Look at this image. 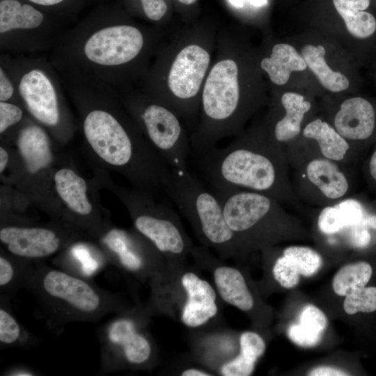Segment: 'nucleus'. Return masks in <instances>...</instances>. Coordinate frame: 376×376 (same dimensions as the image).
I'll return each mask as SVG.
<instances>
[{
    "instance_id": "f257e3e1",
    "label": "nucleus",
    "mask_w": 376,
    "mask_h": 376,
    "mask_svg": "<svg viewBox=\"0 0 376 376\" xmlns=\"http://www.w3.org/2000/svg\"><path fill=\"white\" fill-rule=\"evenodd\" d=\"M215 53L202 89L198 123L189 135L196 154L238 134L269 97L258 48L240 31L217 30Z\"/></svg>"
},
{
    "instance_id": "f03ea898",
    "label": "nucleus",
    "mask_w": 376,
    "mask_h": 376,
    "mask_svg": "<svg viewBox=\"0 0 376 376\" xmlns=\"http://www.w3.org/2000/svg\"><path fill=\"white\" fill-rule=\"evenodd\" d=\"M164 41L158 27L101 15L65 30L49 60L84 70L120 92L137 86Z\"/></svg>"
},
{
    "instance_id": "7ed1b4c3",
    "label": "nucleus",
    "mask_w": 376,
    "mask_h": 376,
    "mask_svg": "<svg viewBox=\"0 0 376 376\" xmlns=\"http://www.w3.org/2000/svg\"><path fill=\"white\" fill-rule=\"evenodd\" d=\"M217 33V30L205 26L179 31L164 42L136 87L175 112L191 132L198 123Z\"/></svg>"
},
{
    "instance_id": "20e7f679",
    "label": "nucleus",
    "mask_w": 376,
    "mask_h": 376,
    "mask_svg": "<svg viewBox=\"0 0 376 376\" xmlns=\"http://www.w3.org/2000/svg\"><path fill=\"white\" fill-rule=\"evenodd\" d=\"M270 146L258 130L224 148L198 154L199 167L212 190L246 189L267 193L274 189L277 171Z\"/></svg>"
},
{
    "instance_id": "39448f33",
    "label": "nucleus",
    "mask_w": 376,
    "mask_h": 376,
    "mask_svg": "<svg viewBox=\"0 0 376 376\" xmlns=\"http://www.w3.org/2000/svg\"><path fill=\"white\" fill-rule=\"evenodd\" d=\"M164 187L205 244L226 255L235 251L237 246L235 235L213 191L189 170L170 169Z\"/></svg>"
},
{
    "instance_id": "423d86ee",
    "label": "nucleus",
    "mask_w": 376,
    "mask_h": 376,
    "mask_svg": "<svg viewBox=\"0 0 376 376\" xmlns=\"http://www.w3.org/2000/svg\"><path fill=\"white\" fill-rule=\"evenodd\" d=\"M0 62L10 72L24 108L36 121L52 129L65 123L64 88L49 59L1 54Z\"/></svg>"
},
{
    "instance_id": "0eeeda50",
    "label": "nucleus",
    "mask_w": 376,
    "mask_h": 376,
    "mask_svg": "<svg viewBox=\"0 0 376 376\" xmlns=\"http://www.w3.org/2000/svg\"><path fill=\"white\" fill-rule=\"evenodd\" d=\"M138 128L170 169L188 170L191 148L184 122L172 109L138 88L118 92Z\"/></svg>"
},
{
    "instance_id": "6e6552de",
    "label": "nucleus",
    "mask_w": 376,
    "mask_h": 376,
    "mask_svg": "<svg viewBox=\"0 0 376 376\" xmlns=\"http://www.w3.org/2000/svg\"><path fill=\"white\" fill-rule=\"evenodd\" d=\"M26 281L52 308L70 318L87 320L109 312V296L80 276L54 268L29 272Z\"/></svg>"
},
{
    "instance_id": "1a4fd4ad",
    "label": "nucleus",
    "mask_w": 376,
    "mask_h": 376,
    "mask_svg": "<svg viewBox=\"0 0 376 376\" xmlns=\"http://www.w3.org/2000/svg\"><path fill=\"white\" fill-rule=\"evenodd\" d=\"M64 31L59 22L25 1H0L1 54L52 50Z\"/></svg>"
},
{
    "instance_id": "9d476101",
    "label": "nucleus",
    "mask_w": 376,
    "mask_h": 376,
    "mask_svg": "<svg viewBox=\"0 0 376 376\" xmlns=\"http://www.w3.org/2000/svg\"><path fill=\"white\" fill-rule=\"evenodd\" d=\"M286 38L299 50L324 95L352 92L354 57L336 40L312 28Z\"/></svg>"
},
{
    "instance_id": "9b49d317",
    "label": "nucleus",
    "mask_w": 376,
    "mask_h": 376,
    "mask_svg": "<svg viewBox=\"0 0 376 376\" xmlns=\"http://www.w3.org/2000/svg\"><path fill=\"white\" fill-rule=\"evenodd\" d=\"M258 52L260 68L270 88H304L324 95L299 50L286 37L263 36Z\"/></svg>"
},
{
    "instance_id": "f8f14e48",
    "label": "nucleus",
    "mask_w": 376,
    "mask_h": 376,
    "mask_svg": "<svg viewBox=\"0 0 376 376\" xmlns=\"http://www.w3.org/2000/svg\"><path fill=\"white\" fill-rule=\"evenodd\" d=\"M316 96L313 91L304 88H270L268 102L281 113L270 111L265 124L258 129L262 137L268 144L272 141L288 142L297 137Z\"/></svg>"
},
{
    "instance_id": "ddd939ff",
    "label": "nucleus",
    "mask_w": 376,
    "mask_h": 376,
    "mask_svg": "<svg viewBox=\"0 0 376 376\" xmlns=\"http://www.w3.org/2000/svg\"><path fill=\"white\" fill-rule=\"evenodd\" d=\"M134 224L137 231L157 251L171 256H181L190 244L177 214L171 209L142 198H134Z\"/></svg>"
},
{
    "instance_id": "4468645a",
    "label": "nucleus",
    "mask_w": 376,
    "mask_h": 376,
    "mask_svg": "<svg viewBox=\"0 0 376 376\" xmlns=\"http://www.w3.org/2000/svg\"><path fill=\"white\" fill-rule=\"evenodd\" d=\"M100 342L102 368L107 371L117 368L121 360L132 365L143 364L152 353L148 339L127 317L116 318L107 323L102 329Z\"/></svg>"
},
{
    "instance_id": "2eb2a0df",
    "label": "nucleus",
    "mask_w": 376,
    "mask_h": 376,
    "mask_svg": "<svg viewBox=\"0 0 376 376\" xmlns=\"http://www.w3.org/2000/svg\"><path fill=\"white\" fill-rule=\"evenodd\" d=\"M331 3L336 17L312 29L336 40L355 58L357 43L367 40L376 33V18L366 11L370 0H331Z\"/></svg>"
},
{
    "instance_id": "dca6fc26",
    "label": "nucleus",
    "mask_w": 376,
    "mask_h": 376,
    "mask_svg": "<svg viewBox=\"0 0 376 376\" xmlns=\"http://www.w3.org/2000/svg\"><path fill=\"white\" fill-rule=\"evenodd\" d=\"M219 199L226 220L237 245L268 220L274 204L267 195L239 189L212 190Z\"/></svg>"
},
{
    "instance_id": "f3484780",
    "label": "nucleus",
    "mask_w": 376,
    "mask_h": 376,
    "mask_svg": "<svg viewBox=\"0 0 376 376\" xmlns=\"http://www.w3.org/2000/svg\"><path fill=\"white\" fill-rule=\"evenodd\" d=\"M0 241L12 255L28 260L51 256L61 246V238L56 232L39 227H3Z\"/></svg>"
},
{
    "instance_id": "a211bd4d",
    "label": "nucleus",
    "mask_w": 376,
    "mask_h": 376,
    "mask_svg": "<svg viewBox=\"0 0 376 376\" xmlns=\"http://www.w3.org/2000/svg\"><path fill=\"white\" fill-rule=\"evenodd\" d=\"M345 95H341L342 100L338 102L331 125L345 139H368L372 135L375 124L372 104L362 97H345Z\"/></svg>"
},
{
    "instance_id": "6ab92c4d",
    "label": "nucleus",
    "mask_w": 376,
    "mask_h": 376,
    "mask_svg": "<svg viewBox=\"0 0 376 376\" xmlns=\"http://www.w3.org/2000/svg\"><path fill=\"white\" fill-rule=\"evenodd\" d=\"M181 284L187 295L181 320L187 327H198L217 315L216 293L207 281L187 272L182 275Z\"/></svg>"
},
{
    "instance_id": "aec40b11",
    "label": "nucleus",
    "mask_w": 376,
    "mask_h": 376,
    "mask_svg": "<svg viewBox=\"0 0 376 376\" xmlns=\"http://www.w3.org/2000/svg\"><path fill=\"white\" fill-rule=\"evenodd\" d=\"M17 143L26 168L36 173L47 168L52 161L49 136L40 125L28 123L20 127Z\"/></svg>"
},
{
    "instance_id": "412c9836",
    "label": "nucleus",
    "mask_w": 376,
    "mask_h": 376,
    "mask_svg": "<svg viewBox=\"0 0 376 376\" xmlns=\"http://www.w3.org/2000/svg\"><path fill=\"white\" fill-rule=\"evenodd\" d=\"M214 281L221 299L241 311H249L253 306V299L244 277L237 269L220 266L213 273Z\"/></svg>"
},
{
    "instance_id": "4be33fe9",
    "label": "nucleus",
    "mask_w": 376,
    "mask_h": 376,
    "mask_svg": "<svg viewBox=\"0 0 376 376\" xmlns=\"http://www.w3.org/2000/svg\"><path fill=\"white\" fill-rule=\"evenodd\" d=\"M56 191L74 212L88 215L92 211V205L87 197V186L85 180L69 169H61L54 175Z\"/></svg>"
},
{
    "instance_id": "5701e85b",
    "label": "nucleus",
    "mask_w": 376,
    "mask_h": 376,
    "mask_svg": "<svg viewBox=\"0 0 376 376\" xmlns=\"http://www.w3.org/2000/svg\"><path fill=\"white\" fill-rule=\"evenodd\" d=\"M301 132L305 138L316 141L322 155L329 159H343L350 148L346 139L320 118L309 121Z\"/></svg>"
},
{
    "instance_id": "b1692460",
    "label": "nucleus",
    "mask_w": 376,
    "mask_h": 376,
    "mask_svg": "<svg viewBox=\"0 0 376 376\" xmlns=\"http://www.w3.org/2000/svg\"><path fill=\"white\" fill-rule=\"evenodd\" d=\"M240 352L235 358L221 368L224 376H248L255 368L257 360L265 351V343L258 334L246 331L240 338Z\"/></svg>"
},
{
    "instance_id": "393cba45",
    "label": "nucleus",
    "mask_w": 376,
    "mask_h": 376,
    "mask_svg": "<svg viewBox=\"0 0 376 376\" xmlns=\"http://www.w3.org/2000/svg\"><path fill=\"white\" fill-rule=\"evenodd\" d=\"M306 173L309 180L329 198H340L348 189L345 176L329 160L311 161L307 166Z\"/></svg>"
},
{
    "instance_id": "a878e982",
    "label": "nucleus",
    "mask_w": 376,
    "mask_h": 376,
    "mask_svg": "<svg viewBox=\"0 0 376 376\" xmlns=\"http://www.w3.org/2000/svg\"><path fill=\"white\" fill-rule=\"evenodd\" d=\"M103 241L125 269L136 272L144 266L143 256L133 237L126 231L112 229L106 235Z\"/></svg>"
},
{
    "instance_id": "bb28decb",
    "label": "nucleus",
    "mask_w": 376,
    "mask_h": 376,
    "mask_svg": "<svg viewBox=\"0 0 376 376\" xmlns=\"http://www.w3.org/2000/svg\"><path fill=\"white\" fill-rule=\"evenodd\" d=\"M372 273V267L366 262L346 265L334 275L332 280L333 290L336 295L345 297L357 289L365 287Z\"/></svg>"
},
{
    "instance_id": "cd10ccee",
    "label": "nucleus",
    "mask_w": 376,
    "mask_h": 376,
    "mask_svg": "<svg viewBox=\"0 0 376 376\" xmlns=\"http://www.w3.org/2000/svg\"><path fill=\"white\" fill-rule=\"evenodd\" d=\"M283 255L297 267L299 274L311 276L321 268L322 259L314 250L306 246H293L286 248Z\"/></svg>"
},
{
    "instance_id": "c85d7f7f",
    "label": "nucleus",
    "mask_w": 376,
    "mask_h": 376,
    "mask_svg": "<svg viewBox=\"0 0 376 376\" xmlns=\"http://www.w3.org/2000/svg\"><path fill=\"white\" fill-rule=\"evenodd\" d=\"M343 308L348 315L376 311V287L358 288L345 296Z\"/></svg>"
},
{
    "instance_id": "c756f323",
    "label": "nucleus",
    "mask_w": 376,
    "mask_h": 376,
    "mask_svg": "<svg viewBox=\"0 0 376 376\" xmlns=\"http://www.w3.org/2000/svg\"><path fill=\"white\" fill-rule=\"evenodd\" d=\"M24 331L11 313L1 306L0 308V342L3 345L19 343L25 336Z\"/></svg>"
},
{
    "instance_id": "7c9ffc66",
    "label": "nucleus",
    "mask_w": 376,
    "mask_h": 376,
    "mask_svg": "<svg viewBox=\"0 0 376 376\" xmlns=\"http://www.w3.org/2000/svg\"><path fill=\"white\" fill-rule=\"evenodd\" d=\"M275 280L285 288H292L299 282L301 275L295 265L283 255L275 262L272 269Z\"/></svg>"
},
{
    "instance_id": "2f4dec72",
    "label": "nucleus",
    "mask_w": 376,
    "mask_h": 376,
    "mask_svg": "<svg viewBox=\"0 0 376 376\" xmlns=\"http://www.w3.org/2000/svg\"><path fill=\"white\" fill-rule=\"evenodd\" d=\"M299 323L304 328L322 335L327 326L324 313L312 304L306 305L299 314Z\"/></svg>"
},
{
    "instance_id": "473e14b6",
    "label": "nucleus",
    "mask_w": 376,
    "mask_h": 376,
    "mask_svg": "<svg viewBox=\"0 0 376 376\" xmlns=\"http://www.w3.org/2000/svg\"><path fill=\"white\" fill-rule=\"evenodd\" d=\"M318 226L324 234H333L346 227L344 217L340 209L334 207H324L318 217Z\"/></svg>"
},
{
    "instance_id": "72a5a7b5",
    "label": "nucleus",
    "mask_w": 376,
    "mask_h": 376,
    "mask_svg": "<svg viewBox=\"0 0 376 376\" xmlns=\"http://www.w3.org/2000/svg\"><path fill=\"white\" fill-rule=\"evenodd\" d=\"M0 102H11L23 105L17 85L2 62H0Z\"/></svg>"
},
{
    "instance_id": "f704fd0d",
    "label": "nucleus",
    "mask_w": 376,
    "mask_h": 376,
    "mask_svg": "<svg viewBox=\"0 0 376 376\" xmlns=\"http://www.w3.org/2000/svg\"><path fill=\"white\" fill-rule=\"evenodd\" d=\"M24 118V111L19 104L0 102V132H5L10 127L20 123Z\"/></svg>"
},
{
    "instance_id": "c9c22d12",
    "label": "nucleus",
    "mask_w": 376,
    "mask_h": 376,
    "mask_svg": "<svg viewBox=\"0 0 376 376\" xmlns=\"http://www.w3.org/2000/svg\"><path fill=\"white\" fill-rule=\"evenodd\" d=\"M336 206L344 217L346 227H352L363 223L366 214L361 204L357 201L347 199L339 203Z\"/></svg>"
},
{
    "instance_id": "e433bc0d",
    "label": "nucleus",
    "mask_w": 376,
    "mask_h": 376,
    "mask_svg": "<svg viewBox=\"0 0 376 376\" xmlns=\"http://www.w3.org/2000/svg\"><path fill=\"white\" fill-rule=\"evenodd\" d=\"M288 336L297 345L308 347L316 345L320 341L322 335L313 332L297 323L289 327Z\"/></svg>"
},
{
    "instance_id": "4c0bfd02",
    "label": "nucleus",
    "mask_w": 376,
    "mask_h": 376,
    "mask_svg": "<svg viewBox=\"0 0 376 376\" xmlns=\"http://www.w3.org/2000/svg\"><path fill=\"white\" fill-rule=\"evenodd\" d=\"M19 266L4 256H0L1 290H9L19 280Z\"/></svg>"
},
{
    "instance_id": "58836bf2",
    "label": "nucleus",
    "mask_w": 376,
    "mask_h": 376,
    "mask_svg": "<svg viewBox=\"0 0 376 376\" xmlns=\"http://www.w3.org/2000/svg\"><path fill=\"white\" fill-rule=\"evenodd\" d=\"M142 13L145 17L153 22L163 19L168 11L165 0H139Z\"/></svg>"
},
{
    "instance_id": "ea45409f",
    "label": "nucleus",
    "mask_w": 376,
    "mask_h": 376,
    "mask_svg": "<svg viewBox=\"0 0 376 376\" xmlns=\"http://www.w3.org/2000/svg\"><path fill=\"white\" fill-rule=\"evenodd\" d=\"M365 226L366 225L363 223L352 226L350 233V241L354 246L363 248L369 244L371 236Z\"/></svg>"
},
{
    "instance_id": "a19ab883",
    "label": "nucleus",
    "mask_w": 376,
    "mask_h": 376,
    "mask_svg": "<svg viewBox=\"0 0 376 376\" xmlns=\"http://www.w3.org/2000/svg\"><path fill=\"white\" fill-rule=\"evenodd\" d=\"M72 254L75 258L79 260V263L84 269L85 267L97 266V263L91 258L88 249L82 245L75 246L72 250Z\"/></svg>"
},
{
    "instance_id": "79ce46f5",
    "label": "nucleus",
    "mask_w": 376,
    "mask_h": 376,
    "mask_svg": "<svg viewBox=\"0 0 376 376\" xmlns=\"http://www.w3.org/2000/svg\"><path fill=\"white\" fill-rule=\"evenodd\" d=\"M311 376H343L348 375L345 371L331 366H320L311 370L308 374Z\"/></svg>"
},
{
    "instance_id": "37998d69",
    "label": "nucleus",
    "mask_w": 376,
    "mask_h": 376,
    "mask_svg": "<svg viewBox=\"0 0 376 376\" xmlns=\"http://www.w3.org/2000/svg\"><path fill=\"white\" fill-rule=\"evenodd\" d=\"M25 1L41 8H56L66 2L67 0H24Z\"/></svg>"
},
{
    "instance_id": "c03bdc74",
    "label": "nucleus",
    "mask_w": 376,
    "mask_h": 376,
    "mask_svg": "<svg viewBox=\"0 0 376 376\" xmlns=\"http://www.w3.org/2000/svg\"><path fill=\"white\" fill-rule=\"evenodd\" d=\"M6 375L13 376H31L36 374L27 368H14L8 371Z\"/></svg>"
},
{
    "instance_id": "a18cd8bd",
    "label": "nucleus",
    "mask_w": 376,
    "mask_h": 376,
    "mask_svg": "<svg viewBox=\"0 0 376 376\" xmlns=\"http://www.w3.org/2000/svg\"><path fill=\"white\" fill-rule=\"evenodd\" d=\"M181 375L182 376H209L211 375L207 372L196 369V368H189L184 370Z\"/></svg>"
},
{
    "instance_id": "49530a36",
    "label": "nucleus",
    "mask_w": 376,
    "mask_h": 376,
    "mask_svg": "<svg viewBox=\"0 0 376 376\" xmlns=\"http://www.w3.org/2000/svg\"><path fill=\"white\" fill-rule=\"evenodd\" d=\"M8 162V154L2 147L0 148V172H3Z\"/></svg>"
},
{
    "instance_id": "de8ad7c7",
    "label": "nucleus",
    "mask_w": 376,
    "mask_h": 376,
    "mask_svg": "<svg viewBox=\"0 0 376 376\" xmlns=\"http://www.w3.org/2000/svg\"><path fill=\"white\" fill-rule=\"evenodd\" d=\"M363 224L376 230V215H366Z\"/></svg>"
},
{
    "instance_id": "09e8293b",
    "label": "nucleus",
    "mask_w": 376,
    "mask_h": 376,
    "mask_svg": "<svg viewBox=\"0 0 376 376\" xmlns=\"http://www.w3.org/2000/svg\"><path fill=\"white\" fill-rule=\"evenodd\" d=\"M249 5L253 8H260L267 6L268 0H248Z\"/></svg>"
},
{
    "instance_id": "8fccbe9b",
    "label": "nucleus",
    "mask_w": 376,
    "mask_h": 376,
    "mask_svg": "<svg viewBox=\"0 0 376 376\" xmlns=\"http://www.w3.org/2000/svg\"><path fill=\"white\" fill-rule=\"evenodd\" d=\"M228 1L233 7L238 9L244 8L246 5H249L248 0H228Z\"/></svg>"
},
{
    "instance_id": "3c124183",
    "label": "nucleus",
    "mask_w": 376,
    "mask_h": 376,
    "mask_svg": "<svg viewBox=\"0 0 376 376\" xmlns=\"http://www.w3.org/2000/svg\"><path fill=\"white\" fill-rule=\"evenodd\" d=\"M370 172L373 178L376 180V151L373 154L370 161Z\"/></svg>"
},
{
    "instance_id": "603ef678",
    "label": "nucleus",
    "mask_w": 376,
    "mask_h": 376,
    "mask_svg": "<svg viewBox=\"0 0 376 376\" xmlns=\"http://www.w3.org/2000/svg\"><path fill=\"white\" fill-rule=\"evenodd\" d=\"M182 4L189 6L194 3L197 0H178Z\"/></svg>"
}]
</instances>
